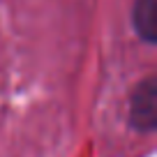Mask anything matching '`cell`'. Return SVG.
Masks as SVG:
<instances>
[{
    "mask_svg": "<svg viewBox=\"0 0 157 157\" xmlns=\"http://www.w3.org/2000/svg\"><path fill=\"white\" fill-rule=\"evenodd\" d=\"M129 123L139 132H152L157 127V78L148 76L132 90Z\"/></svg>",
    "mask_w": 157,
    "mask_h": 157,
    "instance_id": "6da1fadb",
    "label": "cell"
},
{
    "mask_svg": "<svg viewBox=\"0 0 157 157\" xmlns=\"http://www.w3.org/2000/svg\"><path fill=\"white\" fill-rule=\"evenodd\" d=\"M132 25L146 44L157 42V0H136L132 10Z\"/></svg>",
    "mask_w": 157,
    "mask_h": 157,
    "instance_id": "7a4b0ae2",
    "label": "cell"
}]
</instances>
